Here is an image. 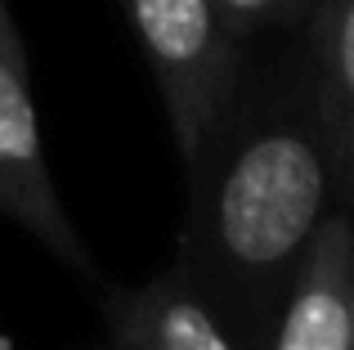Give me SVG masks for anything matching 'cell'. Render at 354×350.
<instances>
[{
  "mask_svg": "<svg viewBox=\"0 0 354 350\" xmlns=\"http://www.w3.org/2000/svg\"><path fill=\"white\" fill-rule=\"evenodd\" d=\"M0 350H5V346H0Z\"/></svg>",
  "mask_w": 354,
  "mask_h": 350,
  "instance_id": "8",
  "label": "cell"
},
{
  "mask_svg": "<svg viewBox=\"0 0 354 350\" xmlns=\"http://www.w3.org/2000/svg\"><path fill=\"white\" fill-rule=\"evenodd\" d=\"M108 350H242L180 270L108 297Z\"/></svg>",
  "mask_w": 354,
  "mask_h": 350,
  "instance_id": "4",
  "label": "cell"
},
{
  "mask_svg": "<svg viewBox=\"0 0 354 350\" xmlns=\"http://www.w3.org/2000/svg\"><path fill=\"white\" fill-rule=\"evenodd\" d=\"M0 216L14 220L23 234H32L68 270L95 274L90 247L81 229L72 225L59 198V184H54L50 158H45L27 45L9 14V0H0Z\"/></svg>",
  "mask_w": 354,
  "mask_h": 350,
  "instance_id": "3",
  "label": "cell"
},
{
  "mask_svg": "<svg viewBox=\"0 0 354 350\" xmlns=\"http://www.w3.org/2000/svg\"><path fill=\"white\" fill-rule=\"evenodd\" d=\"M184 171L189 211L175 270L242 350H269L301 265L341 216L305 32L283 54L247 50L234 99Z\"/></svg>",
  "mask_w": 354,
  "mask_h": 350,
  "instance_id": "1",
  "label": "cell"
},
{
  "mask_svg": "<svg viewBox=\"0 0 354 350\" xmlns=\"http://www.w3.org/2000/svg\"><path fill=\"white\" fill-rule=\"evenodd\" d=\"M225 32L238 50H251L265 36H296L310 27L314 0H216Z\"/></svg>",
  "mask_w": 354,
  "mask_h": 350,
  "instance_id": "7",
  "label": "cell"
},
{
  "mask_svg": "<svg viewBox=\"0 0 354 350\" xmlns=\"http://www.w3.org/2000/svg\"><path fill=\"white\" fill-rule=\"evenodd\" d=\"M269 350H354V220L323 225Z\"/></svg>",
  "mask_w": 354,
  "mask_h": 350,
  "instance_id": "5",
  "label": "cell"
},
{
  "mask_svg": "<svg viewBox=\"0 0 354 350\" xmlns=\"http://www.w3.org/2000/svg\"><path fill=\"white\" fill-rule=\"evenodd\" d=\"M121 9L157 81L171 140L189 162L234 99L247 50L229 41L216 0H121Z\"/></svg>",
  "mask_w": 354,
  "mask_h": 350,
  "instance_id": "2",
  "label": "cell"
},
{
  "mask_svg": "<svg viewBox=\"0 0 354 350\" xmlns=\"http://www.w3.org/2000/svg\"><path fill=\"white\" fill-rule=\"evenodd\" d=\"M305 45L337 171V211L354 220V0H314Z\"/></svg>",
  "mask_w": 354,
  "mask_h": 350,
  "instance_id": "6",
  "label": "cell"
}]
</instances>
